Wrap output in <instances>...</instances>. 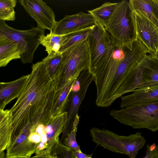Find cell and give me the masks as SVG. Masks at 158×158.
Here are the masks:
<instances>
[{
  "instance_id": "cell-2",
  "label": "cell",
  "mask_w": 158,
  "mask_h": 158,
  "mask_svg": "<svg viewBox=\"0 0 158 158\" xmlns=\"http://www.w3.org/2000/svg\"><path fill=\"white\" fill-rule=\"evenodd\" d=\"M67 118L65 111L53 117L47 125L26 126L12 132L6 156L30 158L34 153L37 156L51 154L52 148L60 142L59 136Z\"/></svg>"
},
{
  "instance_id": "cell-25",
  "label": "cell",
  "mask_w": 158,
  "mask_h": 158,
  "mask_svg": "<svg viewBox=\"0 0 158 158\" xmlns=\"http://www.w3.org/2000/svg\"><path fill=\"white\" fill-rule=\"evenodd\" d=\"M76 79L69 81L62 88L55 105L53 113V117L60 114L66 111L69 100L72 87Z\"/></svg>"
},
{
  "instance_id": "cell-5",
  "label": "cell",
  "mask_w": 158,
  "mask_h": 158,
  "mask_svg": "<svg viewBox=\"0 0 158 158\" xmlns=\"http://www.w3.org/2000/svg\"><path fill=\"white\" fill-rule=\"evenodd\" d=\"M90 132L92 141L96 144L112 152L127 155L130 158H135L146 142L141 132H139L123 136L108 130L93 127Z\"/></svg>"
},
{
  "instance_id": "cell-21",
  "label": "cell",
  "mask_w": 158,
  "mask_h": 158,
  "mask_svg": "<svg viewBox=\"0 0 158 158\" xmlns=\"http://www.w3.org/2000/svg\"><path fill=\"white\" fill-rule=\"evenodd\" d=\"M118 2H105L101 6L88 11L96 21L105 27L115 10Z\"/></svg>"
},
{
  "instance_id": "cell-15",
  "label": "cell",
  "mask_w": 158,
  "mask_h": 158,
  "mask_svg": "<svg viewBox=\"0 0 158 158\" xmlns=\"http://www.w3.org/2000/svg\"><path fill=\"white\" fill-rule=\"evenodd\" d=\"M29 75L13 81L0 83V109L4 110L11 101L17 98L22 92Z\"/></svg>"
},
{
  "instance_id": "cell-8",
  "label": "cell",
  "mask_w": 158,
  "mask_h": 158,
  "mask_svg": "<svg viewBox=\"0 0 158 158\" xmlns=\"http://www.w3.org/2000/svg\"><path fill=\"white\" fill-rule=\"evenodd\" d=\"M150 53L149 51L139 39L135 41L132 49H129L120 62L111 84L106 107L114 102V96L129 73Z\"/></svg>"
},
{
  "instance_id": "cell-7",
  "label": "cell",
  "mask_w": 158,
  "mask_h": 158,
  "mask_svg": "<svg viewBox=\"0 0 158 158\" xmlns=\"http://www.w3.org/2000/svg\"><path fill=\"white\" fill-rule=\"evenodd\" d=\"M45 31L38 27L27 30L13 28L0 20V36L10 39L17 44L21 52L20 60L23 64L33 61L35 52L40 44Z\"/></svg>"
},
{
  "instance_id": "cell-27",
  "label": "cell",
  "mask_w": 158,
  "mask_h": 158,
  "mask_svg": "<svg viewBox=\"0 0 158 158\" xmlns=\"http://www.w3.org/2000/svg\"><path fill=\"white\" fill-rule=\"evenodd\" d=\"M74 151L59 142L52 148L51 154L56 158H75Z\"/></svg>"
},
{
  "instance_id": "cell-28",
  "label": "cell",
  "mask_w": 158,
  "mask_h": 158,
  "mask_svg": "<svg viewBox=\"0 0 158 158\" xmlns=\"http://www.w3.org/2000/svg\"><path fill=\"white\" fill-rule=\"evenodd\" d=\"M79 123V121H74L73 130L68 135L61 144L73 149L74 151L81 152L80 147L77 143L76 139V133Z\"/></svg>"
},
{
  "instance_id": "cell-24",
  "label": "cell",
  "mask_w": 158,
  "mask_h": 158,
  "mask_svg": "<svg viewBox=\"0 0 158 158\" xmlns=\"http://www.w3.org/2000/svg\"><path fill=\"white\" fill-rule=\"evenodd\" d=\"M64 35L55 34L52 30L49 33L41 38L40 44L45 47L48 55L59 52Z\"/></svg>"
},
{
  "instance_id": "cell-17",
  "label": "cell",
  "mask_w": 158,
  "mask_h": 158,
  "mask_svg": "<svg viewBox=\"0 0 158 158\" xmlns=\"http://www.w3.org/2000/svg\"><path fill=\"white\" fill-rule=\"evenodd\" d=\"M140 63L134 68L127 76L114 96V102L123 94L143 87Z\"/></svg>"
},
{
  "instance_id": "cell-34",
  "label": "cell",
  "mask_w": 158,
  "mask_h": 158,
  "mask_svg": "<svg viewBox=\"0 0 158 158\" xmlns=\"http://www.w3.org/2000/svg\"><path fill=\"white\" fill-rule=\"evenodd\" d=\"M75 158H77L76 157Z\"/></svg>"
},
{
  "instance_id": "cell-20",
  "label": "cell",
  "mask_w": 158,
  "mask_h": 158,
  "mask_svg": "<svg viewBox=\"0 0 158 158\" xmlns=\"http://www.w3.org/2000/svg\"><path fill=\"white\" fill-rule=\"evenodd\" d=\"M12 118L9 110L0 109V152L6 150L11 134Z\"/></svg>"
},
{
  "instance_id": "cell-6",
  "label": "cell",
  "mask_w": 158,
  "mask_h": 158,
  "mask_svg": "<svg viewBox=\"0 0 158 158\" xmlns=\"http://www.w3.org/2000/svg\"><path fill=\"white\" fill-rule=\"evenodd\" d=\"M62 54L61 73L56 80L58 88L64 87L71 80L77 79L82 71L89 69L90 56L87 39L70 47Z\"/></svg>"
},
{
  "instance_id": "cell-26",
  "label": "cell",
  "mask_w": 158,
  "mask_h": 158,
  "mask_svg": "<svg viewBox=\"0 0 158 158\" xmlns=\"http://www.w3.org/2000/svg\"><path fill=\"white\" fill-rule=\"evenodd\" d=\"M16 0H0V20L13 21L15 20L14 8Z\"/></svg>"
},
{
  "instance_id": "cell-19",
  "label": "cell",
  "mask_w": 158,
  "mask_h": 158,
  "mask_svg": "<svg viewBox=\"0 0 158 158\" xmlns=\"http://www.w3.org/2000/svg\"><path fill=\"white\" fill-rule=\"evenodd\" d=\"M20 58L21 52L17 44L0 36V67H5L12 60Z\"/></svg>"
},
{
  "instance_id": "cell-10",
  "label": "cell",
  "mask_w": 158,
  "mask_h": 158,
  "mask_svg": "<svg viewBox=\"0 0 158 158\" xmlns=\"http://www.w3.org/2000/svg\"><path fill=\"white\" fill-rule=\"evenodd\" d=\"M93 81V77L89 70L82 71L76 80L71 89L68 106L67 120L60 140L62 143L73 130V123L80 106L84 99L88 89Z\"/></svg>"
},
{
  "instance_id": "cell-12",
  "label": "cell",
  "mask_w": 158,
  "mask_h": 158,
  "mask_svg": "<svg viewBox=\"0 0 158 158\" xmlns=\"http://www.w3.org/2000/svg\"><path fill=\"white\" fill-rule=\"evenodd\" d=\"M96 20L90 13L82 11L65 15L56 21L53 32L56 35H64L93 27Z\"/></svg>"
},
{
  "instance_id": "cell-14",
  "label": "cell",
  "mask_w": 158,
  "mask_h": 158,
  "mask_svg": "<svg viewBox=\"0 0 158 158\" xmlns=\"http://www.w3.org/2000/svg\"><path fill=\"white\" fill-rule=\"evenodd\" d=\"M131 94L121 97L120 107L137 103L158 101V84L136 89Z\"/></svg>"
},
{
  "instance_id": "cell-33",
  "label": "cell",
  "mask_w": 158,
  "mask_h": 158,
  "mask_svg": "<svg viewBox=\"0 0 158 158\" xmlns=\"http://www.w3.org/2000/svg\"><path fill=\"white\" fill-rule=\"evenodd\" d=\"M152 56L158 60V51L155 55Z\"/></svg>"
},
{
  "instance_id": "cell-31",
  "label": "cell",
  "mask_w": 158,
  "mask_h": 158,
  "mask_svg": "<svg viewBox=\"0 0 158 158\" xmlns=\"http://www.w3.org/2000/svg\"><path fill=\"white\" fill-rule=\"evenodd\" d=\"M30 158H56L51 154L41 155H35Z\"/></svg>"
},
{
  "instance_id": "cell-1",
  "label": "cell",
  "mask_w": 158,
  "mask_h": 158,
  "mask_svg": "<svg viewBox=\"0 0 158 158\" xmlns=\"http://www.w3.org/2000/svg\"><path fill=\"white\" fill-rule=\"evenodd\" d=\"M23 89L9 110L11 132L26 126L48 125L61 89L51 79L42 61L33 64Z\"/></svg>"
},
{
  "instance_id": "cell-30",
  "label": "cell",
  "mask_w": 158,
  "mask_h": 158,
  "mask_svg": "<svg viewBox=\"0 0 158 158\" xmlns=\"http://www.w3.org/2000/svg\"><path fill=\"white\" fill-rule=\"evenodd\" d=\"M73 153L75 156L77 158H92V154L87 155L83 153L81 151L78 152L74 150Z\"/></svg>"
},
{
  "instance_id": "cell-16",
  "label": "cell",
  "mask_w": 158,
  "mask_h": 158,
  "mask_svg": "<svg viewBox=\"0 0 158 158\" xmlns=\"http://www.w3.org/2000/svg\"><path fill=\"white\" fill-rule=\"evenodd\" d=\"M129 2L134 12L143 15L158 29V0H130Z\"/></svg>"
},
{
  "instance_id": "cell-11",
  "label": "cell",
  "mask_w": 158,
  "mask_h": 158,
  "mask_svg": "<svg viewBox=\"0 0 158 158\" xmlns=\"http://www.w3.org/2000/svg\"><path fill=\"white\" fill-rule=\"evenodd\" d=\"M21 5L35 21L37 27L43 30H52L56 21L52 8L42 0H21Z\"/></svg>"
},
{
  "instance_id": "cell-13",
  "label": "cell",
  "mask_w": 158,
  "mask_h": 158,
  "mask_svg": "<svg viewBox=\"0 0 158 158\" xmlns=\"http://www.w3.org/2000/svg\"><path fill=\"white\" fill-rule=\"evenodd\" d=\"M133 13L137 39L148 49L150 55H155L158 51V29L142 15Z\"/></svg>"
},
{
  "instance_id": "cell-23",
  "label": "cell",
  "mask_w": 158,
  "mask_h": 158,
  "mask_svg": "<svg viewBox=\"0 0 158 158\" xmlns=\"http://www.w3.org/2000/svg\"><path fill=\"white\" fill-rule=\"evenodd\" d=\"M93 27L64 35L59 52L61 53L86 40Z\"/></svg>"
},
{
  "instance_id": "cell-3",
  "label": "cell",
  "mask_w": 158,
  "mask_h": 158,
  "mask_svg": "<svg viewBox=\"0 0 158 158\" xmlns=\"http://www.w3.org/2000/svg\"><path fill=\"white\" fill-rule=\"evenodd\" d=\"M105 28L113 41L130 49L133 48L137 37L133 12L129 1L118 2Z\"/></svg>"
},
{
  "instance_id": "cell-18",
  "label": "cell",
  "mask_w": 158,
  "mask_h": 158,
  "mask_svg": "<svg viewBox=\"0 0 158 158\" xmlns=\"http://www.w3.org/2000/svg\"><path fill=\"white\" fill-rule=\"evenodd\" d=\"M143 87L158 84V60L148 55L141 62Z\"/></svg>"
},
{
  "instance_id": "cell-22",
  "label": "cell",
  "mask_w": 158,
  "mask_h": 158,
  "mask_svg": "<svg viewBox=\"0 0 158 158\" xmlns=\"http://www.w3.org/2000/svg\"><path fill=\"white\" fill-rule=\"evenodd\" d=\"M45 65L47 71L53 80L59 77L62 66V54L59 52L48 56L42 61Z\"/></svg>"
},
{
  "instance_id": "cell-29",
  "label": "cell",
  "mask_w": 158,
  "mask_h": 158,
  "mask_svg": "<svg viewBox=\"0 0 158 158\" xmlns=\"http://www.w3.org/2000/svg\"><path fill=\"white\" fill-rule=\"evenodd\" d=\"M143 158H158V145H147L146 155Z\"/></svg>"
},
{
  "instance_id": "cell-4",
  "label": "cell",
  "mask_w": 158,
  "mask_h": 158,
  "mask_svg": "<svg viewBox=\"0 0 158 158\" xmlns=\"http://www.w3.org/2000/svg\"><path fill=\"white\" fill-rule=\"evenodd\" d=\"M110 115L121 123L134 129L158 130V101L134 104L119 110H112Z\"/></svg>"
},
{
  "instance_id": "cell-32",
  "label": "cell",
  "mask_w": 158,
  "mask_h": 158,
  "mask_svg": "<svg viewBox=\"0 0 158 158\" xmlns=\"http://www.w3.org/2000/svg\"><path fill=\"white\" fill-rule=\"evenodd\" d=\"M0 158H27L22 157H8L5 154L4 151L0 152Z\"/></svg>"
},
{
  "instance_id": "cell-9",
  "label": "cell",
  "mask_w": 158,
  "mask_h": 158,
  "mask_svg": "<svg viewBox=\"0 0 158 158\" xmlns=\"http://www.w3.org/2000/svg\"><path fill=\"white\" fill-rule=\"evenodd\" d=\"M90 56L89 71L91 74L109 55L113 42L103 26L96 21L87 37Z\"/></svg>"
}]
</instances>
